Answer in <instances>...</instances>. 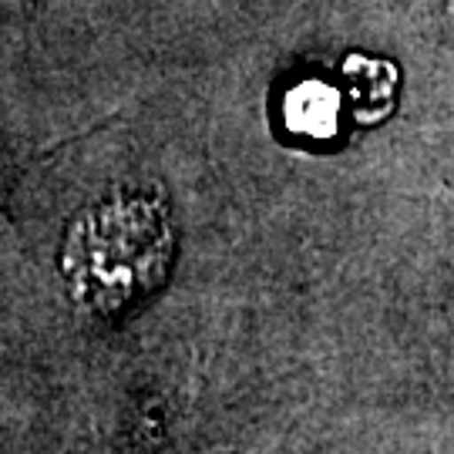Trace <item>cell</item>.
Returning <instances> with one entry per match:
<instances>
[{"instance_id":"cell-1","label":"cell","mask_w":454,"mask_h":454,"mask_svg":"<svg viewBox=\"0 0 454 454\" xmlns=\"http://www.w3.org/2000/svg\"><path fill=\"white\" fill-rule=\"evenodd\" d=\"M172 256L176 232L162 202L118 195L84 209L67 226L61 273L78 307L114 317L162 286Z\"/></svg>"},{"instance_id":"cell-2","label":"cell","mask_w":454,"mask_h":454,"mask_svg":"<svg viewBox=\"0 0 454 454\" xmlns=\"http://www.w3.org/2000/svg\"><path fill=\"white\" fill-rule=\"evenodd\" d=\"M17 4H20V0H0V17H4V14H11V11H14Z\"/></svg>"}]
</instances>
